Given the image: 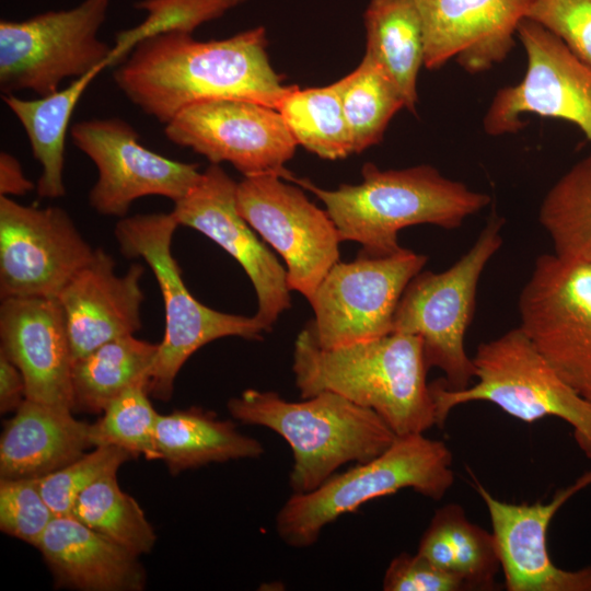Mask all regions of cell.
<instances>
[{
	"instance_id": "1",
	"label": "cell",
	"mask_w": 591,
	"mask_h": 591,
	"mask_svg": "<svg viewBox=\"0 0 591 591\" xmlns=\"http://www.w3.org/2000/svg\"><path fill=\"white\" fill-rule=\"evenodd\" d=\"M266 45L263 27L207 42L161 34L137 44L114 80L132 104L163 124L189 105L213 100L277 108L290 86L274 71Z\"/></svg>"
},
{
	"instance_id": "2",
	"label": "cell",
	"mask_w": 591,
	"mask_h": 591,
	"mask_svg": "<svg viewBox=\"0 0 591 591\" xmlns=\"http://www.w3.org/2000/svg\"><path fill=\"white\" fill-rule=\"evenodd\" d=\"M292 371L302 398L337 393L375 412L397 437L425 433L437 425L417 335L392 332L326 349L306 326L294 341Z\"/></svg>"
},
{
	"instance_id": "3",
	"label": "cell",
	"mask_w": 591,
	"mask_h": 591,
	"mask_svg": "<svg viewBox=\"0 0 591 591\" xmlns=\"http://www.w3.org/2000/svg\"><path fill=\"white\" fill-rule=\"evenodd\" d=\"M362 182L324 189L306 179L294 181L312 192L325 206L341 242L362 245V254L384 256L402 248L398 231L417 224L460 228L466 218L490 202L487 194L444 177L431 165L380 170L366 163Z\"/></svg>"
},
{
	"instance_id": "4",
	"label": "cell",
	"mask_w": 591,
	"mask_h": 591,
	"mask_svg": "<svg viewBox=\"0 0 591 591\" xmlns=\"http://www.w3.org/2000/svg\"><path fill=\"white\" fill-rule=\"evenodd\" d=\"M228 409L234 419L265 427L289 444L294 494L316 489L345 464L378 456L397 437L375 412L329 391L291 402L248 389L232 397Z\"/></svg>"
},
{
	"instance_id": "5",
	"label": "cell",
	"mask_w": 591,
	"mask_h": 591,
	"mask_svg": "<svg viewBox=\"0 0 591 591\" xmlns=\"http://www.w3.org/2000/svg\"><path fill=\"white\" fill-rule=\"evenodd\" d=\"M452 462L442 441L425 433L396 437L378 456L334 474L312 491L292 493L276 515V532L285 544L304 548L343 514L402 489L440 500L454 483Z\"/></svg>"
},
{
	"instance_id": "6",
	"label": "cell",
	"mask_w": 591,
	"mask_h": 591,
	"mask_svg": "<svg viewBox=\"0 0 591 591\" xmlns=\"http://www.w3.org/2000/svg\"><path fill=\"white\" fill-rule=\"evenodd\" d=\"M178 225L172 211L143 213L121 218L114 231L120 252L127 257L144 259L162 293L165 331L148 382L149 395L161 401L171 398L178 371L206 344L228 336L259 340L266 332L255 315L216 311L188 291L172 253Z\"/></svg>"
},
{
	"instance_id": "7",
	"label": "cell",
	"mask_w": 591,
	"mask_h": 591,
	"mask_svg": "<svg viewBox=\"0 0 591 591\" xmlns=\"http://www.w3.org/2000/svg\"><path fill=\"white\" fill-rule=\"evenodd\" d=\"M473 362L474 384L462 390H450L441 380L429 384L437 426L442 427L459 405L489 402L524 422L547 416L563 419L591 460V402L557 373L520 326L482 343Z\"/></svg>"
},
{
	"instance_id": "8",
	"label": "cell",
	"mask_w": 591,
	"mask_h": 591,
	"mask_svg": "<svg viewBox=\"0 0 591 591\" xmlns=\"http://www.w3.org/2000/svg\"><path fill=\"white\" fill-rule=\"evenodd\" d=\"M502 218H490L473 246L450 268L417 274L394 314L393 332L421 338L428 369L441 370V381L450 390L465 389L475 378L465 334L473 320L480 275L502 244Z\"/></svg>"
},
{
	"instance_id": "9",
	"label": "cell",
	"mask_w": 591,
	"mask_h": 591,
	"mask_svg": "<svg viewBox=\"0 0 591 591\" xmlns=\"http://www.w3.org/2000/svg\"><path fill=\"white\" fill-rule=\"evenodd\" d=\"M111 0H84L61 11L0 22L2 94L30 90L45 96L68 78L108 67L112 47L97 37Z\"/></svg>"
},
{
	"instance_id": "10",
	"label": "cell",
	"mask_w": 591,
	"mask_h": 591,
	"mask_svg": "<svg viewBox=\"0 0 591 591\" xmlns=\"http://www.w3.org/2000/svg\"><path fill=\"white\" fill-rule=\"evenodd\" d=\"M520 327L557 373L591 402V263L536 258L519 297Z\"/></svg>"
},
{
	"instance_id": "11",
	"label": "cell",
	"mask_w": 591,
	"mask_h": 591,
	"mask_svg": "<svg viewBox=\"0 0 591 591\" xmlns=\"http://www.w3.org/2000/svg\"><path fill=\"white\" fill-rule=\"evenodd\" d=\"M427 257L410 250L384 256L337 262L309 300L314 320L308 326L322 348H336L393 332L397 304Z\"/></svg>"
},
{
	"instance_id": "12",
	"label": "cell",
	"mask_w": 591,
	"mask_h": 591,
	"mask_svg": "<svg viewBox=\"0 0 591 591\" xmlns=\"http://www.w3.org/2000/svg\"><path fill=\"white\" fill-rule=\"evenodd\" d=\"M276 174L244 176L236 208L285 260L290 290L308 300L339 262V232L327 213Z\"/></svg>"
},
{
	"instance_id": "13",
	"label": "cell",
	"mask_w": 591,
	"mask_h": 591,
	"mask_svg": "<svg viewBox=\"0 0 591 591\" xmlns=\"http://www.w3.org/2000/svg\"><path fill=\"white\" fill-rule=\"evenodd\" d=\"M517 34L526 53V72L518 84L496 93L484 117L485 131L514 134L525 127L521 115L535 114L570 121L591 141V67L530 19Z\"/></svg>"
},
{
	"instance_id": "14",
	"label": "cell",
	"mask_w": 591,
	"mask_h": 591,
	"mask_svg": "<svg viewBox=\"0 0 591 591\" xmlns=\"http://www.w3.org/2000/svg\"><path fill=\"white\" fill-rule=\"evenodd\" d=\"M95 248L60 207L0 196V297L58 298Z\"/></svg>"
},
{
	"instance_id": "15",
	"label": "cell",
	"mask_w": 591,
	"mask_h": 591,
	"mask_svg": "<svg viewBox=\"0 0 591 591\" xmlns=\"http://www.w3.org/2000/svg\"><path fill=\"white\" fill-rule=\"evenodd\" d=\"M164 134L211 164H232L244 176L293 178L285 164L298 143L275 107L244 100L201 102L177 113L165 124Z\"/></svg>"
},
{
	"instance_id": "16",
	"label": "cell",
	"mask_w": 591,
	"mask_h": 591,
	"mask_svg": "<svg viewBox=\"0 0 591 591\" xmlns=\"http://www.w3.org/2000/svg\"><path fill=\"white\" fill-rule=\"evenodd\" d=\"M70 134L73 144L97 169L89 202L103 216L121 219L144 196H163L175 202L201 175L196 163L175 161L143 147L136 129L120 118L78 121Z\"/></svg>"
},
{
	"instance_id": "17",
	"label": "cell",
	"mask_w": 591,
	"mask_h": 591,
	"mask_svg": "<svg viewBox=\"0 0 591 591\" xmlns=\"http://www.w3.org/2000/svg\"><path fill=\"white\" fill-rule=\"evenodd\" d=\"M236 185L219 164H210L172 212L179 225L202 233L243 267L256 291L255 317L269 332L290 308L287 270L240 215Z\"/></svg>"
},
{
	"instance_id": "18",
	"label": "cell",
	"mask_w": 591,
	"mask_h": 591,
	"mask_svg": "<svg viewBox=\"0 0 591 591\" xmlns=\"http://www.w3.org/2000/svg\"><path fill=\"white\" fill-rule=\"evenodd\" d=\"M474 485L489 513L508 591H591V565L578 570L559 568L546 545L552 519L571 497L591 486V470L558 489L546 503L501 501L476 478Z\"/></svg>"
},
{
	"instance_id": "19",
	"label": "cell",
	"mask_w": 591,
	"mask_h": 591,
	"mask_svg": "<svg viewBox=\"0 0 591 591\" xmlns=\"http://www.w3.org/2000/svg\"><path fill=\"white\" fill-rule=\"evenodd\" d=\"M535 0H414L425 38L424 66L450 59L476 74L500 63Z\"/></svg>"
},
{
	"instance_id": "20",
	"label": "cell",
	"mask_w": 591,
	"mask_h": 591,
	"mask_svg": "<svg viewBox=\"0 0 591 591\" xmlns=\"http://www.w3.org/2000/svg\"><path fill=\"white\" fill-rule=\"evenodd\" d=\"M3 352L22 372L26 398L72 410V351L58 298H9L0 305Z\"/></svg>"
},
{
	"instance_id": "21",
	"label": "cell",
	"mask_w": 591,
	"mask_h": 591,
	"mask_svg": "<svg viewBox=\"0 0 591 591\" xmlns=\"http://www.w3.org/2000/svg\"><path fill=\"white\" fill-rule=\"evenodd\" d=\"M143 273V266L135 263L124 275H116L114 258L103 248H95L92 259L66 285L58 300L73 360L141 328Z\"/></svg>"
},
{
	"instance_id": "22",
	"label": "cell",
	"mask_w": 591,
	"mask_h": 591,
	"mask_svg": "<svg viewBox=\"0 0 591 591\" xmlns=\"http://www.w3.org/2000/svg\"><path fill=\"white\" fill-rule=\"evenodd\" d=\"M35 547L58 588L81 591H140L146 588V570L138 555L71 514L56 515Z\"/></svg>"
},
{
	"instance_id": "23",
	"label": "cell",
	"mask_w": 591,
	"mask_h": 591,
	"mask_svg": "<svg viewBox=\"0 0 591 591\" xmlns=\"http://www.w3.org/2000/svg\"><path fill=\"white\" fill-rule=\"evenodd\" d=\"M72 413L26 398L1 434V478H39L84 454L92 447L91 424Z\"/></svg>"
},
{
	"instance_id": "24",
	"label": "cell",
	"mask_w": 591,
	"mask_h": 591,
	"mask_svg": "<svg viewBox=\"0 0 591 591\" xmlns=\"http://www.w3.org/2000/svg\"><path fill=\"white\" fill-rule=\"evenodd\" d=\"M155 442L171 474L210 463L257 459L265 452L260 441L240 432L234 422L199 407L159 414Z\"/></svg>"
},
{
	"instance_id": "25",
	"label": "cell",
	"mask_w": 591,
	"mask_h": 591,
	"mask_svg": "<svg viewBox=\"0 0 591 591\" xmlns=\"http://www.w3.org/2000/svg\"><path fill=\"white\" fill-rule=\"evenodd\" d=\"M103 69L104 66L96 67L66 88L38 99L2 94V101L23 126L33 155L43 167L37 183L42 198L55 199L66 194L62 172L69 121L80 97Z\"/></svg>"
},
{
	"instance_id": "26",
	"label": "cell",
	"mask_w": 591,
	"mask_h": 591,
	"mask_svg": "<svg viewBox=\"0 0 591 591\" xmlns=\"http://www.w3.org/2000/svg\"><path fill=\"white\" fill-rule=\"evenodd\" d=\"M417 553L459 577L467 590L495 589L501 569L493 532L472 523L457 503L436 510Z\"/></svg>"
},
{
	"instance_id": "27",
	"label": "cell",
	"mask_w": 591,
	"mask_h": 591,
	"mask_svg": "<svg viewBox=\"0 0 591 591\" xmlns=\"http://www.w3.org/2000/svg\"><path fill=\"white\" fill-rule=\"evenodd\" d=\"M366 54L395 82L405 108L418 101L417 78L425 58L421 18L414 0H371L364 12Z\"/></svg>"
},
{
	"instance_id": "28",
	"label": "cell",
	"mask_w": 591,
	"mask_h": 591,
	"mask_svg": "<svg viewBox=\"0 0 591 591\" xmlns=\"http://www.w3.org/2000/svg\"><path fill=\"white\" fill-rule=\"evenodd\" d=\"M158 348L159 344L126 335L74 359L72 412L103 413L128 387L148 384Z\"/></svg>"
},
{
	"instance_id": "29",
	"label": "cell",
	"mask_w": 591,
	"mask_h": 591,
	"mask_svg": "<svg viewBox=\"0 0 591 591\" xmlns=\"http://www.w3.org/2000/svg\"><path fill=\"white\" fill-rule=\"evenodd\" d=\"M345 77L322 86H290L277 106L298 146L326 160L352 154L343 109Z\"/></svg>"
},
{
	"instance_id": "30",
	"label": "cell",
	"mask_w": 591,
	"mask_h": 591,
	"mask_svg": "<svg viewBox=\"0 0 591 591\" xmlns=\"http://www.w3.org/2000/svg\"><path fill=\"white\" fill-rule=\"evenodd\" d=\"M538 220L557 256L591 263V151L549 188Z\"/></svg>"
},
{
	"instance_id": "31",
	"label": "cell",
	"mask_w": 591,
	"mask_h": 591,
	"mask_svg": "<svg viewBox=\"0 0 591 591\" xmlns=\"http://www.w3.org/2000/svg\"><path fill=\"white\" fill-rule=\"evenodd\" d=\"M405 107L395 82L371 56L345 76L343 109L352 151L361 153L379 143L392 117Z\"/></svg>"
},
{
	"instance_id": "32",
	"label": "cell",
	"mask_w": 591,
	"mask_h": 591,
	"mask_svg": "<svg viewBox=\"0 0 591 591\" xmlns=\"http://www.w3.org/2000/svg\"><path fill=\"white\" fill-rule=\"evenodd\" d=\"M71 515L136 555L154 547V530L139 503L125 493L117 474L100 478L77 498Z\"/></svg>"
},
{
	"instance_id": "33",
	"label": "cell",
	"mask_w": 591,
	"mask_h": 591,
	"mask_svg": "<svg viewBox=\"0 0 591 591\" xmlns=\"http://www.w3.org/2000/svg\"><path fill=\"white\" fill-rule=\"evenodd\" d=\"M90 426L92 447L113 445L131 456L160 460L155 442L159 414L153 408L148 384L137 383L115 398Z\"/></svg>"
},
{
	"instance_id": "34",
	"label": "cell",
	"mask_w": 591,
	"mask_h": 591,
	"mask_svg": "<svg viewBox=\"0 0 591 591\" xmlns=\"http://www.w3.org/2000/svg\"><path fill=\"white\" fill-rule=\"evenodd\" d=\"M242 0H141L135 8L147 11L138 25L116 34L108 56V67L126 59L137 44L146 38L166 34H192L201 24L224 14Z\"/></svg>"
},
{
	"instance_id": "35",
	"label": "cell",
	"mask_w": 591,
	"mask_h": 591,
	"mask_svg": "<svg viewBox=\"0 0 591 591\" xmlns=\"http://www.w3.org/2000/svg\"><path fill=\"white\" fill-rule=\"evenodd\" d=\"M130 457V453L117 447H94L66 466L39 477L42 495L56 515H69L83 490L102 477L117 474Z\"/></svg>"
},
{
	"instance_id": "36",
	"label": "cell",
	"mask_w": 591,
	"mask_h": 591,
	"mask_svg": "<svg viewBox=\"0 0 591 591\" xmlns=\"http://www.w3.org/2000/svg\"><path fill=\"white\" fill-rule=\"evenodd\" d=\"M56 514L42 495L38 478H1L0 529L36 546Z\"/></svg>"
},
{
	"instance_id": "37",
	"label": "cell",
	"mask_w": 591,
	"mask_h": 591,
	"mask_svg": "<svg viewBox=\"0 0 591 591\" xmlns=\"http://www.w3.org/2000/svg\"><path fill=\"white\" fill-rule=\"evenodd\" d=\"M526 19L554 33L591 67V0H535Z\"/></svg>"
},
{
	"instance_id": "38",
	"label": "cell",
	"mask_w": 591,
	"mask_h": 591,
	"mask_svg": "<svg viewBox=\"0 0 591 591\" xmlns=\"http://www.w3.org/2000/svg\"><path fill=\"white\" fill-rule=\"evenodd\" d=\"M384 591H464L466 584L453 573L438 567L422 555L401 553L389 564Z\"/></svg>"
},
{
	"instance_id": "39",
	"label": "cell",
	"mask_w": 591,
	"mask_h": 591,
	"mask_svg": "<svg viewBox=\"0 0 591 591\" xmlns=\"http://www.w3.org/2000/svg\"><path fill=\"white\" fill-rule=\"evenodd\" d=\"M25 399L26 387L22 372L0 351V412H15Z\"/></svg>"
},
{
	"instance_id": "40",
	"label": "cell",
	"mask_w": 591,
	"mask_h": 591,
	"mask_svg": "<svg viewBox=\"0 0 591 591\" xmlns=\"http://www.w3.org/2000/svg\"><path fill=\"white\" fill-rule=\"evenodd\" d=\"M34 184L25 176L19 160L8 152L0 153V194L21 196L33 190Z\"/></svg>"
}]
</instances>
